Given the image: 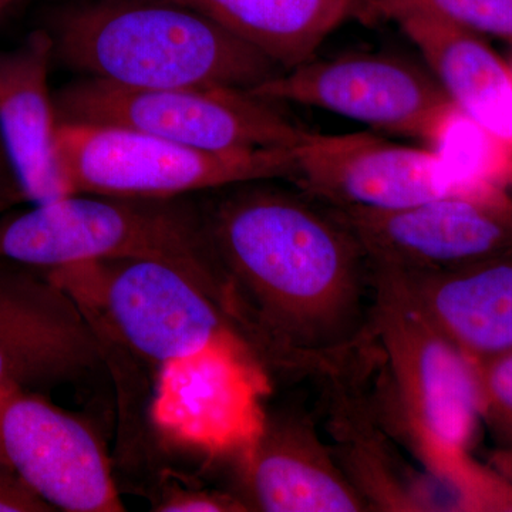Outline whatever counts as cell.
I'll return each instance as SVG.
<instances>
[{
	"label": "cell",
	"instance_id": "cell-1",
	"mask_svg": "<svg viewBox=\"0 0 512 512\" xmlns=\"http://www.w3.org/2000/svg\"><path fill=\"white\" fill-rule=\"evenodd\" d=\"M202 205L239 329L266 366L348 373L372 340V278L335 208L259 183Z\"/></svg>",
	"mask_w": 512,
	"mask_h": 512
},
{
	"label": "cell",
	"instance_id": "cell-2",
	"mask_svg": "<svg viewBox=\"0 0 512 512\" xmlns=\"http://www.w3.org/2000/svg\"><path fill=\"white\" fill-rule=\"evenodd\" d=\"M45 29L53 60L119 86L251 90L285 72L197 10L161 0H86Z\"/></svg>",
	"mask_w": 512,
	"mask_h": 512
},
{
	"label": "cell",
	"instance_id": "cell-3",
	"mask_svg": "<svg viewBox=\"0 0 512 512\" xmlns=\"http://www.w3.org/2000/svg\"><path fill=\"white\" fill-rule=\"evenodd\" d=\"M0 259L52 271L103 259H156L183 268L229 318L234 306L204 205L185 197L70 194L0 220Z\"/></svg>",
	"mask_w": 512,
	"mask_h": 512
},
{
	"label": "cell",
	"instance_id": "cell-4",
	"mask_svg": "<svg viewBox=\"0 0 512 512\" xmlns=\"http://www.w3.org/2000/svg\"><path fill=\"white\" fill-rule=\"evenodd\" d=\"M46 274L79 303L97 335L151 365L163 367L218 343L247 340L200 282L170 262L103 259Z\"/></svg>",
	"mask_w": 512,
	"mask_h": 512
},
{
	"label": "cell",
	"instance_id": "cell-5",
	"mask_svg": "<svg viewBox=\"0 0 512 512\" xmlns=\"http://www.w3.org/2000/svg\"><path fill=\"white\" fill-rule=\"evenodd\" d=\"M53 103L57 124L130 128L211 153L295 148L309 134L278 103L232 87L136 89L82 77Z\"/></svg>",
	"mask_w": 512,
	"mask_h": 512
},
{
	"label": "cell",
	"instance_id": "cell-6",
	"mask_svg": "<svg viewBox=\"0 0 512 512\" xmlns=\"http://www.w3.org/2000/svg\"><path fill=\"white\" fill-rule=\"evenodd\" d=\"M370 332L386 359L393 393L417 457L470 448L480 403L473 360L414 299L402 278L370 266Z\"/></svg>",
	"mask_w": 512,
	"mask_h": 512
},
{
	"label": "cell",
	"instance_id": "cell-7",
	"mask_svg": "<svg viewBox=\"0 0 512 512\" xmlns=\"http://www.w3.org/2000/svg\"><path fill=\"white\" fill-rule=\"evenodd\" d=\"M57 153L72 194L174 198L295 174L293 148L211 153L99 124H57Z\"/></svg>",
	"mask_w": 512,
	"mask_h": 512
},
{
	"label": "cell",
	"instance_id": "cell-8",
	"mask_svg": "<svg viewBox=\"0 0 512 512\" xmlns=\"http://www.w3.org/2000/svg\"><path fill=\"white\" fill-rule=\"evenodd\" d=\"M335 208L373 268L440 274L511 254L512 191L451 195L399 210Z\"/></svg>",
	"mask_w": 512,
	"mask_h": 512
},
{
	"label": "cell",
	"instance_id": "cell-9",
	"mask_svg": "<svg viewBox=\"0 0 512 512\" xmlns=\"http://www.w3.org/2000/svg\"><path fill=\"white\" fill-rule=\"evenodd\" d=\"M293 156L292 181L329 207L399 210L497 188L461 177L427 147L404 146L373 133L309 131Z\"/></svg>",
	"mask_w": 512,
	"mask_h": 512
},
{
	"label": "cell",
	"instance_id": "cell-10",
	"mask_svg": "<svg viewBox=\"0 0 512 512\" xmlns=\"http://www.w3.org/2000/svg\"><path fill=\"white\" fill-rule=\"evenodd\" d=\"M0 464L56 511H126L89 421L19 384L0 389Z\"/></svg>",
	"mask_w": 512,
	"mask_h": 512
},
{
	"label": "cell",
	"instance_id": "cell-11",
	"mask_svg": "<svg viewBox=\"0 0 512 512\" xmlns=\"http://www.w3.org/2000/svg\"><path fill=\"white\" fill-rule=\"evenodd\" d=\"M278 104L338 114L373 130L423 137L448 96L426 66L392 53L313 57L251 89Z\"/></svg>",
	"mask_w": 512,
	"mask_h": 512
},
{
	"label": "cell",
	"instance_id": "cell-12",
	"mask_svg": "<svg viewBox=\"0 0 512 512\" xmlns=\"http://www.w3.org/2000/svg\"><path fill=\"white\" fill-rule=\"evenodd\" d=\"M269 390L268 366L254 346L228 340L160 367L156 419L180 440L235 456L261 429Z\"/></svg>",
	"mask_w": 512,
	"mask_h": 512
},
{
	"label": "cell",
	"instance_id": "cell-13",
	"mask_svg": "<svg viewBox=\"0 0 512 512\" xmlns=\"http://www.w3.org/2000/svg\"><path fill=\"white\" fill-rule=\"evenodd\" d=\"M106 359L69 293L46 272L0 259V389L76 382Z\"/></svg>",
	"mask_w": 512,
	"mask_h": 512
},
{
	"label": "cell",
	"instance_id": "cell-14",
	"mask_svg": "<svg viewBox=\"0 0 512 512\" xmlns=\"http://www.w3.org/2000/svg\"><path fill=\"white\" fill-rule=\"evenodd\" d=\"M234 457L235 494L249 511H370L311 417L296 410L265 412L255 439Z\"/></svg>",
	"mask_w": 512,
	"mask_h": 512
},
{
	"label": "cell",
	"instance_id": "cell-15",
	"mask_svg": "<svg viewBox=\"0 0 512 512\" xmlns=\"http://www.w3.org/2000/svg\"><path fill=\"white\" fill-rule=\"evenodd\" d=\"M52 62V37L45 28L33 30L13 49L0 50V134L25 200L33 204L72 194L57 153Z\"/></svg>",
	"mask_w": 512,
	"mask_h": 512
},
{
	"label": "cell",
	"instance_id": "cell-16",
	"mask_svg": "<svg viewBox=\"0 0 512 512\" xmlns=\"http://www.w3.org/2000/svg\"><path fill=\"white\" fill-rule=\"evenodd\" d=\"M392 272L470 359L512 350V252L440 274Z\"/></svg>",
	"mask_w": 512,
	"mask_h": 512
},
{
	"label": "cell",
	"instance_id": "cell-17",
	"mask_svg": "<svg viewBox=\"0 0 512 512\" xmlns=\"http://www.w3.org/2000/svg\"><path fill=\"white\" fill-rule=\"evenodd\" d=\"M404 35L439 80L448 99L512 146V76L483 37L423 15L397 16Z\"/></svg>",
	"mask_w": 512,
	"mask_h": 512
},
{
	"label": "cell",
	"instance_id": "cell-18",
	"mask_svg": "<svg viewBox=\"0 0 512 512\" xmlns=\"http://www.w3.org/2000/svg\"><path fill=\"white\" fill-rule=\"evenodd\" d=\"M197 10L281 66L293 69L349 20L366 22L369 0H161Z\"/></svg>",
	"mask_w": 512,
	"mask_h": 512
},
{
	"label": "cell",
	"instance_id": "cell-19",
	"mask_svg": "<svg viewBox=\"0 0 512 512\" xmlns=\"http://www.w3.org/2000/svg\"><path fill=\"white\" fill-rule=\"evenodd\" d=\"M421 141L461 177L512 191V146L453 101L434 114Z\"/></svg>",
	"mask_w": 512,
	"mask_h": 512
},
{
	"label": "cell",
	"instance_id": "cell-20",
	"mask_svg": "<svg viewBox=\"0 0 512 512\" xmlns=\"http://www.w3.org/2000/svg\"><path fill=\"white\" fill-rule=\"evenodd\" d=\"M404 13L433 16L512 46V0H369L366 22L394 20Z\"/></svg>",
	"mask_w": 512,
	"mask_h": 512
},
{
	"label": "cell",
	"instance_id": "cell-21",
	"mask_svg": "<svg viewBox=\"0 0 512 512\" xmlns=\"http://www.w3.org/2000/svg\"><path fill=\"white\" fill-rule=\"evenodd\" d=\"M473 366L481 421L498 446L512 447V350L473 360Z\"/></svg>",
	"mask_w": 512,
	"mask_h": 512
},
{
	"label": "cell",
	"instance_id": "cell-22",
	"mask_svg": "<svg viewBox=\"0 0 512 512\" xmlns=\"http://www.w3.org/2000/svg\"><path fill=\"white\" fill-rule=\"evenodd\" d=\"M158 512H247L248 507L237 494L207 488L168 485L154 504Z\"/></svg>",
	"mask_w": 512,
	"mask_h": 512
},
{
	"label": "cell",
	"instance_id": "cell-23",
	"mask_svg": "<svg viewBox=\"0 0 512 512\" xmlns=\"http://www.w3.org/2000/svg\"><path fill=\"white\" fill-rule=\"evenodd\" d=\"M46 503L8 467L0 464V512H52Z\"/></svg>",
	"mask_w": 512,
	"mask_h": 512
},
{
	"label": "cell",
	"instance_id": "cell-24",
	"mask_svg": "<svg viewBox=\"0 0 512 512\" xmlns=\"http://www.w3.org/2000/svg\"><path fill=\"white\" fill-rule=\"evenodd\" d=\"M22 201H25V195L0 134V207L12 208Z\"/></svg>",
	"mask_w": 512,
	"mask_h": 512
},
{
	"label": "cell",
	"instance_id": "cell-25",
	"mask_svg": "<svg viewBox=\"0 0 512 512\" xmlns=\"http://www.w3.org/2000/svg\"><path fill=\"white\" fill-rule=\"evenodd\" d=\"M487 463L510 484L512 488V447L498 446L491 451Z\"/></svg>",
	"mask_w": 512,
	"mask_h": 512
},
{
	"label": "cell",
	"instance_id": "cell-26",
	"mask_svg": "<svg viewBox=\"0 0 512 512\" xmlns=\"http://www.w3.org/2000/svg\"><path fill=\"white\" fill-rule=\"evenodd\" d=\"M15 2H18V0H0V13Z\"/></svg>",
	"mask_w": 512,
	"mask_h": 512
},
{
	"label": "cell",
	"instance_id": "cell-27",
	"mask_svg": "<svg viewBox=\"0 0 512 512\" xmlns=\"http://www.w3.org/2000/svg\"><path fill=\"white\" fill-rule=\"evenodd\" d=\"M507 63H508V67H510V72H511V76H512V56H511L510 62H507Z\"/></svg>",
	"mask_w": 512,
	"mask_h": 512
}]
</instances>
